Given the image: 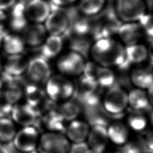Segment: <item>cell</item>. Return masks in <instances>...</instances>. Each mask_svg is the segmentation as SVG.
Instances as JSON below:
<instances>
[{
    "instance_id": "obj_15",
    "label": "cell",
    "mask_w": 153,
    "mask_h": 153,
    "mask_svg": "<svg viewBox=\"0 0 153 153\" xmlns=\"http://www.w3.org/2000/svg\"><path fill=\"white\" fill-rule=\"evenodd\" d=\"M117 33L126 46L138 43L143 34L138 22L122 23Z\"/></svg>"
},
{
    "instance_id": "obj_17",
    "label": "cell",
    "mask_w": 153,
    "mask_h": 153,
    "mask_svg": "<svg viewBox=\"0 0 153 153\" xmlns=\"http://www.w3.org/2000/svg\"><path fill=\"white\" fill-rule=\"evenodd\" d=\"M130 81L137 88L148 89L153 84V68L150 66H139L130 74Z\"/></svg>"
},
{
    "instance_id": "obj_12",
    "label": "cell",
    "mask_w": 153,
    "mask_h": 153,
    "mask_svg": "<svg viewBox=\"0 0 153 153\" xmlns=\"http://www.w3.org/2000/svg\"><path fill=\"white\" fill-rule=\"evenodd\" d=\"M11 120L21 127L33 126L36 120L37 112L27 103L18 104L11 111Z\"/></svg>"
},
{
    "instance_id": "obj_33",
    "label": "cell",
    "mask_w": 153,
    "mask_h": 153,
    "mask_svg": "<svg viewBox=\"0 0 153 153\" xmlns=\"http://www.w3.org/2000/svg\"><path fill=\"white\" fill-rule=\"evenodd\" d=\"M139 145L143 153L153 152V131L143 133L139 139Z\"/></svg>"
},
{
    "instance_id": "obj_43",
    "label": "cell",
    "mask_w": 153,
    "mask_h": 153,
    "mask_svg": "<svg viewBox=\"0 0 153 153\" xmlns=\"http://www.w3.org/2000/svg\"><path fill=\"white\" fill-rule=\"evenodd\" d=\"M2 41H3V36L0 33V50L1 48H2Z\"/></svg>"
},
{
    "instance_id": "obj_27",
    "label": "cell",
    "mask_w": 153,
    "mask_h": 153,
    "mask_svg": "<svg viewBox=\"0 0 153 153\" xmlns=\"http://www.w3.org/2000/svg\"><path fill=\"white\" fill-rule=\"evenodd\" d=\"M105 0H80L78 10L87 17L98 14L105 8Z\"/></svg>"
},
{
    "instance_id": "obj_11",
    "label": "cell",
    "mask_w": 153,
    "mask_h": 153,
    "mask_svg": "<svg viewBox=\"0 0 153 153\" xmlns=\"http://www.w3.org/2000/svg\"><path fill=\"white\" fill-rule=\"evenodd\" d=\"M51 11V6L45 0H29L25 5L26 19L32 23H44Z\"/></svg>"
},
{
    "instance_id": "obj_35",
    "label": "cell",
    "mask_w": 153,
    "mask_h": 153,
    "mask_svg": "<svg viewBox=\"0 0 153 153\" xmlns=\"http://www.w3.org/2000/svg\"><path fill=\"white\" fill-rule=\"evenodd\" d=\"M90 151L87 143L84 142L74 143L70 146L69 153H88Z\"/></svg>"
},
{
    "instance_id": "obj_44",
    "label": "cell",
    "mask_w": 153,
    "mask_h": 153,
    "mask_svg": "<svg viewBox=\"0 0 153 153\" xmlns=\"http://www.w3.org/2000/svg\"><path fill=\"white\" fill-rule=\"evenodd\" d=\"M150 121L151 123L153 124V111H152L150 113Z\"/></svg>"
},
{
    "instance_id": "obj_9",
    "label": "cell",
    "mask_w": 153,
    "mask_h": 153,
    "mask_svg": "<svg viewBox=\"0 0 153 153\" xmlns=\"http://www.w3.org/2000/svg\"><path fill=\"white\" fill-rule=\"evenodd\" d=\"M85 64L84 56L76 52L71 51L59 59L57 68L64 76H75L82 74Z\"/></svg>"
},
{
    "instance_id": "obj_23",
    "label": "cell",
    "mask_w": 153,
    "mask_h": 153,
    "mask_svg": "<svg viewBox=\"0 0 153 153\" xmlns=\"http://www.w3.org/2000/svg\"><path fill=\"white\" fill-rule=\"evenodd\" d=\"M65 119L59 111H52L49 112L44 117L43 124L47 129V131L63 133L66 131Z\"/></svg>"
},
{
    "instance_id": "obj_47",
    "label": "cell",
    "mask_w": 153,
    "mask_h": 153,
    "mask_svg": "<svg viewBox=\"0 0 153 153\" xmlns=\"http://www.w3.org/2000/svg\"><path fill=\"white\" fill-rule=\"evenodd\" d=\"M112 153H121L120 152H112Z\"/></svg>"
},
{
    "instance_id": "obj_32",
    "label": "cell",
    "mask_w": 153,
    "mask_h": 153,
    "mask_svg": "<svg viewBox=\"0 0 153 153\" xmlns=\"http://www.w3.org/2000/svg\"><path fill=\"white\" fill-rule=\"evenodd\" d=\"M143 33L148 38H153V14L145 13L138 21Z\"/></svg>"
},
{
    "instance_id": "obj_31",
    "label": "cell",
    "mask_w": 153,
    "mask_h": 153,
    "mask_svg": "<svg viewBox=\"0 0 153 153\" xmlns=\"http://www.w3.org/2000/svg\"><path fill=\"white\" fill-rule=\"evenodd\" d=\"M127 123L132 130L136 131H141L145 128L147 121L142 112L133 110L127 118Z\"/></svg>"
},
{
    "instance_id": "obj_38",
    "label": "cell",
    "mask_w": 153,
    "mask_h": 153,
    "mask_svg": "<svg viewBox=\"0 0 153 153\" xmlns=\"http://www.w3.org/2000/svg\"><path fill=\"white\" fill-rule=\"evenodd\" d=\"M53 5L64 7L69 5L77 0H50Z\"/></svg>"
},
{
    "instance_id": "obj_7",
    "label": "cell",
    "mask_w": 153,
    "mask_h": 153,
    "mask_svg": "<svg viewBox=\"0 0 153 153\" xmlns=\"http://www.w3.org/2000/svg\"><path fill=\"white\" fill-rule=\"evenodd\" d=\"M40 135L39 131L33 125L22 127L17 130L12 142L19 152L29 153L36 151Z\"/></svg>"
},
{
    "instance_id": "obj_26",
    "label": "cell",
    "mask_w": 153,
    "mask_h": 153,
    "mask_svg": "<svg viewBox=\"0 0 153 153\" xmlns=\"http://www.w3.org/2000/svg\"><path fill=\"white\" fill-rule=\"evenodd\" d=\"M16 124L11 118L0 117V144L11 142L16 133Z\"/></svg>"
},
{
    "instance_id": "obj_10",
    "label": "cell",
    "mask_w": 153,
    "mask_h": 153,
    "mask_svg": "<svg viewBox=\"0 0 153 153\" xmlns=\"http://www.w3.org/2000/svg\"><path fill=\"white\" fill-rule=\"evenodd\" d=\"M33 83L45 84L51 76L50 66L45 58L38 57L29 60L26 72Z\"/></svg>"
},
{
    "instance_id": "obj_40",
    "label": "cell",
    "mask_w": 153,
    "mask_h": 153,
    "mask_svg": "<svg viewBox=\"0 0 153 153\" xmlns=\"http://www.w3.org/2000/svg\"><path fill=\"white\" fill-rule=\"evenodd\" d=\"M7 16L4 10H0V29L3 28L7 22Z\"/></svg>"
},
{
    "instance_id": "obj_24",
    "label": "cell",
    "mask_w": 153,
    "mask_h": 153,
    "mask_svg": "<svg viewBox=\"0 0 153 153\" xmlns=\"http://www.w3.org/2000/svg\"><path fill=\"white\" fill-rule=\"evenodd\" d=\"M25 45L22 36L15 33L3 36L2 48L8 55L22 53Z\"/></svg>"
},
{
    "instance_id": "obj_3",
    "label": "cell",
    "mask_w": 153,
    "mask_h": 153,
    "mask_svg": "<svg viewBox=\"0 0 153 153\" xmlns=\"http://www.w3.org/2000/svg\"><path fill=\"white\" fill-rule=\"evenodd\" d=\"M75 91L74 83L62 74L51 76L45 83V93L53 102L68 100Z\"/></svg>"
},
{
    "instance_id": "obj_16",
    "label": "cell",
    "mask_w": 153,
    "mask_h": 153,
    "mask_svg": "<svg viewBox=\"0 0 153 153\" xmlns=\"http://www.w3.org/2000/svg\"><path fill=\"white\" fill-rule=\"evenodd\" d=\"M126 60L120 69L125 70L132 64L142 63L148 59L147 47L140 44L125 46Z\"/></svg>"
},
{
    "instance_id": "obj_34",
    "label": "cell",
    "mask_w": 153,
    "mask_h": 153,
    "mask_svg": "<svg viewBox=\"0 0 153 153\" xmlns=\"http://www.w3.org/2000/svg\"><path fill=\"white\" fill-rule=\"evenodd\" d=\"M22 90L17 86L13 85L7 88L5 92V96L6 99L10 103L16 102L22 96Z\"/></svg>"
},
{
    "instance_id": "obj_1",
    "label": "cell",
    "mask_w": 153,
    "mask_h": 153,
    "mask_svg": "<svg viewBox=\"0 0 153 153\" xmlns=\"http://www.w3.org/2000/svg\"><path fill=\"white\" fill-rule=\"evenodd\" d=\"M90 54L94 62L104 67L120 68L126 60L125 46L112 38L95 40Z\"/></svg>"
},
{
    "instance_id": "obj_22",
    "label": "cell",
    "mask_w": 153,
    "mask_h": 153,
    "mask_svg": "<svg viewBox=\"0 0 153 153\" xmlns=\"http://www.w3.org/2000/svg\"><path fill=\"white\" fill-rule=\"evenodd\" d=\"M69 37V46L71 51L76 52L81 54L84 57L90 53L91 44L89 36L91 35H79L73 33H68Z\"/></svg>"
},
{
    "instance_id": "obj_13",
    "label": "cell",
    "mask_w": 153,
    "mask_h": 153,
    "mask_svg": "<svg viewBox=\"0 0 153 153\" xmlns=\"http://www.w3.org/2000/svg\"><path fill=\"white\" fill-rule=\"evenodd\" d=\"M47 30L42 23L26 25L23 29L22 38L25 45L30 47L41 45L47 38Z\"/></svg>"
},
{
    "instance_id": "obj_2",
    "label": "cell",
    "mask_w": 153,
    "mask_h": 153,
    "mask_svg": "<svg viewBox=\"0 0 153 153\" xmlns=\"http://www.w3.org/2000/svg\"><path fill=\"white\" fill-rule=\"evenodd\" d=\"M91 27L90 35L95 40L112 38L117 33L122 22L119 19L115 8L107 7L98 14L91 17Z\"/></svg>"
},
{
    "instance_id": "obj_5",
    "label": "cell",
    "mask_w": 153,
    "mask_h": 153,
    "mask_svg": "<svg viewBox=\"0 0 153 153\" xmlns=\"http://www.w3.org/2000/svg\"><path fill=\"white\" fill-rule=\"evenodd\" d=\"M44 22L45 29L50 35L62 36L68 32L71 25V10L53 5Z\"/></svg>"
},
{
    "instance_id": "obj_8",
    "label": "cell",
    "mask_w": 153,
    "mask_h": 153,
    "mask_svg": "<svg viewBox=\"0 0 153 153\" xmlns=\"http://www.w3.org/2000/svg\"><path fill=\"white\" fill-rule=\"evenodd\" d=\"M117 14L121 22H136L146 13L143 0H117Z\"/></svg>"
},
{
    "instance_id": "obj_36",
    "label": "cell",
    "mask_w": 153,
    "mask_h": 153,
    "mask_svg": "<svg viewBox=\"0 0 153 153\" xmlns=\"http://www.w3.org/2000/svg\"><path fill=\"white\" fill-rule=\"evenodd\" d=\"M121 153H143L139 144L129 143L124 145L121 150Z\"/></svg>"
},
{
    "instance_id": "obj_48",
    "label": "cell",
    "mask_w": 153,
    "mask_h": 153,
    "mask_svg": "<svg viewBox=\"0 0 153 153\" xmlns=\"http://www.w3.org/2000/svg\"><path fill=\"white\" fill-rule=\"evenodd\" d=\"M152 153H153V152H152Z\"/></svg>"
},
{
    "instance_id": "obj_49",
    "label": "cell",
    "mask_w": 153,
    "mask_h": 153,
    "mask_svg": "<svg viewBox=\"0 0 153 153\" xmlns=\"http://www.w3.org/2000/svg\"><path fill=\"white\" fill-rule=\"evenodd\" d=\"M152 67H153V66H152Z\"/></svg>"
},
{
    "instance_id": "obj_14",
    "label": "cell",
    "mask_w": 153,
    "mask_h": 153,
    "mask_svg": "<svg viewBox=\"0 0 153 153\" xmlns=\"http://www.w3.org/2000/svg\"><path fill=\"white\" fill-rule=\"evenodd\" d=\"M88 145L96 153H102L108 140L107 127L96 125L91 126L88 135Z\"/></svg>"
},
{
    "instance_id": "obj_30",
    "label": "cell",
    "mask_w": 153,
    "mask_h": 153,
    "mask_svg": "<svg viewBox=\"0 0 153 153\" xmlns=\"http://www.w3.org/2000/svg\"><path fill=\"white\" fill-rule=\"evenodd\" d=\"M59 111L65 121H73L78 116L81 109L76 102L66 100L61 105Z\"/></svg>"
},
{
    "instance_id": "obj_37",
    "label": "cell",
    "mask_w": 153,
    "mask_h": 153,
    "mask_svg": "<svg viewBox=\"0 0 153 153\" xmlns=\"http://www.w3.org/2000/svg\"><path fill=\"white\" fill-rule=\"evenodd\" d=\"M17 0H0V10H5L13 7Z\"/></svg>"
},
{
    "instance_id": "obj_46",
    "label": "cell",
    "mask_w": 153,
    "mask_h": 153,
    "mask_svg": "<svg viewBox=\"0 0 153 153\" xmlns=\"http://www.w3.org/2000/svg\"><path fill=\"white\" fill-rule=\"evenodd\" d=\"M29 153H39V152H38L37 151H33V152H29Z\"/></svg>"
},
{
    "instance_id": "obj_4",
    "label": "cell",
    "mask_w": 153,
    "mask_h": 153,
    "mask_svg": "<svg viewBox=\"0 0 153 153\" xmlns=\"http://www.w3.org/2000/svg\"><path fill=\"white\" fill-rule=\"evenodd\" d=\"M104 110L113 117H120L128 106L127 93L123 88L115 84L108 88L102 100Z\"/></svg>"
},
{
    "instance_id": "obj_28",
    "label": "cell",
    "mask_w": 153,
    "mask_h": 153,
    "mask_svg": "<svg viewBox=\"0 0 153 153\" xmlns=\"http://www.w3.org/2000/svg\"><path fill=\"white\" fill-rule=\"evenodd\" d=\"M96 82L102 88H109L116 83V76L110 68L100 66L96 75Z\"/></svg>"
},
{
    "instance_id": "obj_42",
    "label": "cell",
    "mask_w": 153,
    "mask_h": 153,
    "mask_svg": "<svg viewBox=\"0 0 153 153\" xmlns=\"http://www.w3.org/2000/svg\"><path fill=\"white\" fill-rule=\"evenodd\" d=\"M0 153H10V152L4 145L0 144Z\"/></svg>"
},
{
    "instance_id": "obj_20",
    "label": "cell",
    "mask_w": 153,
    "mask_h": 153,
    "mask_svg": "<svg viewBox=\"0 0 153 153\" xmlns=\"http://www.w3.org/2000/svg\"><path fill=\"white\" fill-rule=\"evenodd\" d=\"M89 131L90 127L87 123L75 120L71 121L66 130L68 138L75 143L84 142Z\"/></svg>"
},
{
    "instance_id": "obj_45",
    "label": "cell",
    "mask_w": 153,
    "mask_h": 153,
    "mask_svg": "<svg viewBox=\"0 0 153 153\" xmlns=\"http://www.w3.org/2000/svg\"><path fill=\"white\" fill-rule=\"evenodd\" d=\"M88 153H96V152H93V151H91V149H90V151H88Z\"/></svg>"
},
{
    "instance_id": "obj_18",
    "label": "cell",
    "mask_w": 153,
    "mask_h": 153,
    "mask_svg": "<svg viewBox=\"0 0 153 153\" xmlns=\"http://www.w3.org/2000/svg\"><path fill=\"white\" fill-rule=\"evenodd\" d=\"M29 62L22 53L8 55L4 62V69L9 75L19 76L26 72Z\"/></svg>"
},
{
    "instance_id": "obj_29",
    "label": "cell",
    "mask_w": 153,
    "mask_h": 153,
    "mask_svg": "<svg viewBox=\"0 0 153 153\" xmlns=\"http://www.w3.org/2000/svg\"><path fill=\"white\" fill-rule=\"evenodd\" d=\"M25 94L27 100L26 103L29 105L33 109L41 103L44 95L42 89L38 84L35 83L30 84L26 87Z\"/></svg>"
},
{
    "instance_id": "obj_41",
    "label": "cell",
    "mask_w": 153,
    "mask_h": 153,
    "mask_svg": "<svg viewBox=\"0 0 153 153\" xmlns=\"http://www.w3.org/2000/svg\"><path fill=\"white\" fill-rule=\"evenodd\" d=\"M147 94L150 104L153 106V84L147 89Z\"/></svg>"
},
{
    "instance_id": "obj_21",
    "label": "cell",
    "mask_w": 153,
    "mask_h": 153,
    "mask_svg": "<svg viewBox=\"0 0 153 153\" xmlns=\"http://www.w3.org/2000/svg\"><path fill=\"white\" fill-rule=\"evenodd\" d=\"M62 47V36L50 35L46 38L41 45L42 56L45 59L53 58L60 53Z\"/></svg>"
},
{
    "instance_id": "obj_25",
    "label": "cell",
    "mask_w": 153,
    "mask_h": 153,
    "mask_svg": "<svg viewBox=\"0 0 153 153\" xmlns=\"http://www.w3.org/2000/svg\"><path fill=\"white\" fill-rule=\"evenodd\" d=\"M107 131L108 139L117 145L124 143L128 135L126 126L120 122H115L111 124L107 128Z\"/></svg>"
},
{
    "instance_id": "obj_6",
    "label": "cell",
    "mask_w": 153,
    "mask_h": 153,
    "mask_svg": "<svg viewBox=\"0 0 153 153\" xmlns=\"http://www.w3.org/2000/svg\"><path fill=\"white\" fill-rule=\"evenodd\" d=\"M70 145L62 133L46 131L40 135L36 151L39 153H68Z\"/></svg>"
},
{
    "instance_id": "obj_19",
    "label": "cell",
    "mask_w": 153,
    "mask_h": 153,
    "mask_svg": "<svg viewBox=\"0 0 153 153\" xmlns=\"http://www.w3.org/2000/svg\"><path fill=\"white\" fill-rule=\"evenodd\" d=\"M128 105L134 111L142 112L151 106L147 92L140 88H134L127 93Z\"/></svg>"
},
{
    "instance_id": "obj_39",
    "label": "cell",
    "mask_w": 153,
    "mask_h": 153,
    "mask_svg": "<svg viewBox=\"0 0 153 153\" xmlns=\"http://www.w3.org/2000/svg\"><path fill=\"white\" fill-rule=\"evenodd\" d=\"M149 39V46L147 47L148 50V59L153 66V38H148Z\"/></svg>"
}]
</instances>
